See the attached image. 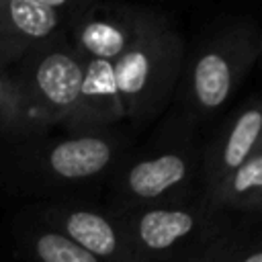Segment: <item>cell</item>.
Wrapping results in <instances>:
<instances>
[{
  "instance_id": "obj_7",
  "label": "cell",
  "mask_w": 262,
  "mask_h": 262,
  "mask_svg": "<svg viewBox=\"0 0 262 262\" xmlns=\"http://www.w3.org/2000/svg\"><path fill=\"white\" fill-rule=\"evenodd\" d=\"M262 149V104L256 94L233 102L201 137L199 194Z\"/></svg>"
},
{
  "instance_id": "obj_5",
  "label": "cell",
  "mask_w": 262,
  "mask_h": 262,
  "mask_svg": "<svg viewBox=\"0 0 262 262\" xmlns=\"http://www.w3.org/2000/svg\"><path fill=\"white\" fill-rule=\"evenodd\" d=\"M186 39L172 14L145 6L141 23L111 63L123 121L137 135L172 104Z\"/></svg>"
},
{
  "instance_id": "obj_12",
  "label": "cell",
  "mask_w": 262,
  "mask_h": 262,
  "mask_svg": "<svg viewBox=\"0 0 262 262\" xmlns=\"http://www.w3.org/2000/svg\"><path fill=\"white\" fill-rule=\"evenodd\" d=\"M211 207L239 217L262 215V149L201 194Z\"/></svg>"
},
{
  "instance_id": "obj_14",
  "label": "cell",
  "mask_w": 262,
  "mask_h": 262,
  "mask_svg": "<svg viewBox=\"0 0 262 262\" xmlns=\"http://www.w3.org/2000/svg\"><path fill=\"white\" fill-rule=\"evenodd\" d=\"M43 131L12 72L0 70V143Z\"/></svg>"
},
{
  "instance_id": "obj_8",
  "label": "cell",
  "mask_w": 262,
  "mask_h": 262,
  "mask_svg": "<svg viewBox=\"0 0 262 262\" xmlns=\"http://www.w3.org/2000/svg\"><path fill=\"white\" fill-rule=\"evenodd\" d=\"M39 219L53 225L100 262H133L121 215L104 205L82 201H49L29 205Z\"/></svg>"
},
{
  "instance_id": "obj_4",
  "label": "cell",
  "mask_w": 262,
  "mask_h": 262,
  "mask_svg": "<svg viewBox=\"0 0 262 262\" xmlns=\"http://www.w3.org/2000/svg\"><path fill=\"white\" fill-rule=\"evenodd\" d=\"M201 137L203 131L190 117L168 106L147 139L135 143L111 176L102 205L125 215L199 196Z\"/></svg>"
},
{
  "instance_id": "obj_3",
  "label": "cell",
  "mask_w": 262,
  "mask_h": 262,
  "mask_svg": "<svg viewBox=\"0 0 262 262\" xmlns=\"http://www.w3.org/2000/svg\"><path fill=\"white\" fill-rule=\"evenodd\" d=\"M260 55L262 29L256 16L246 12L213 16L184 45L170 106L190 117L205 131L235 102Z\"/></svg>"
},
{
  "instance_id": "obj_2",
  "label": "cell",
  "mask_w": 262,
  "mask_h": 262,
  "mask_svg": "<svg viewBox=\"0 0 262 262\" xmlns=\"http://www.w3.org/2000/svg\"><path fill=\"white\" fill-rule=\"evenodd\" d=\"M8 70L45 131L123 125L111 63L82 57L63 33L33 45Z\"/></svg>"
},
{
  "instance_id": "obj_1",
  "label": "cell",
  "mask_w": 262,
  "mask_h": 262,
  "mask_svg": "<svg viewBox=\"0 0 262 262\" xmlns=\"http://www.w3.org/2000/svg\"><path fill=\"white\" fill-rule=\"evenodd\" d=\"M137 143L129 127L43 131L0 143V186L12 194L49 201L98 203L111 176Z\"/></svg>"
},
{
  "instance_id": "obj_10",
  "label": "cell",
  "mask_w": 262,
  "mask_h": 262,
  "mask_svg": "<svg viewBox=\"0 0 262 262\" xmlns=\"http://www.w3.org/2000/svg\"><path fill=\"white\" fill-rule=\"evenodd\" d=\"M80 0H0V70L33 45L63 33Z\"/></svg>"
},
{
  "instance_id": "obj_13",
  "label": "cell",
  "mask_w": 262,
  "mask_h": 262,
  "mask_svg": "<svg viewBox=\"0 0 262 262\" xmlns=\"http://www.w3.org/2000/svg\"><path fill=\"white\" fill-rule=\"evenodd\" d=\"M196 262H262V215H239Z\"/></svg>"
},
{
  "instance_id": "obj_11",
  "label": "cell",
  "mask_w": 262,
  "mask_h": 262,
  "mask_svg": "<svg viewBox=\"0 0 262 262\" xmlns=\"http://www.w3.org/2000/svg\"><path fill=\"white\" fill-rule=\"evenodd\" d=\"M12 237L25 262H100L53 225L39 219L29 207L16 213Z\"/></svg>"
},
{
  "instance_id": "obj_9",
  "label": "cell",
  "mask_w": 262,
  "mask_h": 262,
  "mask_svg": "<svg viewBox=\"0 0 262 262\" xmlns=\"http://www.w3.org/2000/svg\"><path fill=\"white\" fill-rule=\"evenodd\" d=\"M143 10L131 2L80 0L63 35L82 57L113 63L133 39Z\"/></svg>"
},
{
  "instance_id": "obj_6",
  "label": "cell",
  "mask_w": 262,
  "mask_h": 262,
  "mask_svg": "<svg viewBox=\"0 0 262 262\" xmlns=\"http://www.w3.org/2000/svg\"><path fill=\"white\" fill-rule=\"evenodd\" d=\"M133 262H196L233 221L201 194L121 215Z\"/></svg>"
}]
</instances>
